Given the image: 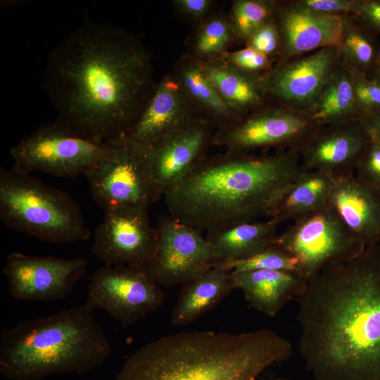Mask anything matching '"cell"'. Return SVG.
<instances>
[{"label": "cell", "mask_w": 380, "mask_h": 380, "mask_svg": "<svg viewBox=\"0 0 380 380\" xmlns=\"http://www.w3.org/2000/svg\"><path fill=\"white\" fill-rule=\"evenodd\" d=\"M277 0H234L228 15L236 44L245 46L251 37L273 16Z\"/></svg>", "instance_id": "cell-30"}, {"label": "cell", "mask_w": 380, "mask_h": 380, "mask_svg": "<svg viewBox=\"0 0 380 380\" xmlns=\"http://www.w3.org/2000/svg\"><path fill=\"white\" fill-rule=\"evenodd\" d=\"M202 63L222 98L241 119L271 103L261 75L246 72L223 56Z\"/></svg>", "instance_id": "cell-23"}, {"label": "cell", "mask_w": 380, "mask_h": 380, "mask_svg": "<svg viewBox=\"0 0 380 380\" xmlns=\"http://www.w3.org/2000/svg\"><path fill=\"white\" fill-rule=\"evenodd\" d=\"M103 211V220L94 231V255L106 266L147 268L158 241L148 208L125 206Z\"/></svg>", "instance_id": "cell-13"}, {"label": "cell", "mask_w": 380, "mask_h": 380, "mask_svg": "<svg viewBox=\"0 0 380 380\" xmlns=\"http://www.w3.org/2000/svg\"><path fill=\"white\" fill-rule=\"evenodd\" d=\"M304 113L317 127L358 120L360 113L350 74L341 60L313 103Z\"/></svg>", "instance_id": "cell-26"}, {"label": "cell", "mask_w": 380, "mask_h": 380, "mask_svg": "<svg viewBox=\"0 0 380 380\" xmlns=\"http://www.w3.org/2000/svg\"><path fill=\"white\" fill-rule=\"evenodd\" d=\"M328 205L365 246L380 241V194L354 172L333 179Z\"/></svg>", "instance_id": "cell-20"}, {"label": "cell", "mask_w": 380, "mask_h": 380, "mask_svg": "<svg viewBox=\"0 0 380 380\" xmlns=\"http://www.w3.org/2000/svg\"><path fill=\"white\" fill-rule=\"evenodd\" d=\"M347 68L360 117L365 114L380 113V84L369 76Z\"/></svg>", "instance_id": "cell-33"}, {"label": "cell", "mask_w": 380, "mask_h": 380, "mask_svg": "<svg viewBox=\"0 0 380 380\" xmlns=\"http://www.w3.org/2000/svg\"><path fill=\"white\" fill-rule=\"evenodd\" d=\"M298 348L315 380H380V244L333 263L298 297Z\"/></svg>", "instance_id": "cell-2"}, {"label": "cell", "mask_w": 380, "mask_h": 380, "mask_svg": "<svg viewBox=\"0 0 380 380\" xmlns=\"http://www.w3.org/2000/svg\"><path fill=\"white\" fill-rule=\"evenodd\" d=\"M165 299L147 268L105 265L92 274L84 304L106 312L126 328L158 310Z\"/></svg>", "instance_id": "cell-10"}, {"label": "cell", "mask_w": 380, "mask_h": 380, "mask_svg": "<svg viewBox=\"0 0 380 380\" xmlns=\"http://www.w3.org/2000/svg\"><path fill=\"white\" fill-rule=\"evenodd\" d=\"M307 8L316 13L331 16L354 15L357 0H298Z\"/></svg>", "instance_id": "cell-37"}, {"label": "cell", "mask_w": 380, "mask_h": 380, "mask_svg": "<svg viewBox=\"0 0 380 380\" xmlns=\"http://www.w3.org/2000/svg\"><path fill=\"white\" fill-rule=\"evenodd\" d=\"M244 46L255 49L276 63L279 58L280 39L273 18L260 27L251 37Z\"/></svg>", "instance_id": "cell-35"}, {"label": "cell", "mask_w": 380, "mask_h": 380, "mask_svg": "<svg viewBox=\"0 0 380 380\" xmlns=\"http://www.w3.org/2000/svg\"><path fill=\"white\" fill-rule=\"evenodd\" d=\"M374 35L346 15L338 48L341 60L349 69L371 77L379 49Z\"/></svg>", "instance_id": "cell-29"}, {"label": "cell", "mask_w": 380, "mask_h": 380, "mask_svg": "<svg viewBox=\"0 0 380 380\" xmlns=\"http://www.w3.org/2000/svg\"><path fill=\"white\" fill-rule=\"evenodd\" d=\"M214 1L211 0H174V10L184 20L196 27L213 12Z\"/></svg>", "instance_id": "cell-36"}, {"label": "cell", "mask_w": 380, "mask_h": 380, "mask_svg": "<svg viewBox=\"0 0 380 380\" xmlns=\"http://www.w3.org/2000/svg\"><path fill=\"white\" fill-rule=\"evenodd\" d=\"M273 246L297 259L298 274L307 281L327 265L350 260L367 247L329 205L294 220Z\"/></svg>", "instance_id": "cell-9"}, {"label": "cell", "mask_w": 380, "mask_h": 380, "mask_svg": "<svg viewBox=\"0 0 380 380\" xmlns=\"http://www.w3.org/2000/svg\"><path fill=\"white\" fill-rule=\"evenodd\" d=\"M369 138L357 159L354 174L364 184L380 194V142Z\"/></svg>", "instance_id": "cell-32"}, {"label": "cell", "mask_w": 380, "mask_h": 380, "mask_svg": "<svg viewBox=\"0 0 380 380\" xmlns=\"http://www.w3.org/2000/svg\"><path fill=\"white\" fill-rule=\"evenodd\" d=\"M369 139L357 120L317 127L297 150L305 169L323 172L334 179L354 172Z\"/></svg>", "instance_id": "cell-18"}, {"label": "cell", "mask_w": 380, "mask_h": 380, "mask_svg": "<svg viewBox=\"0 0 380 380\" xmlns=\"http://www.w3.org/2000/svg\"><path fill=\"white\" fill-rule=\"evenodd\" d=\"M172 72L200 117L215 131L241 120L222 98L201 61L184 53L174 63Z\"/></svg>", "instance_id": "cell-22"}, {"label": "cell", "mask_w": 380, "mask_h": 380, "mask_svg": "<svg viewBox=\"0 0 380 380\" xmlns=\"http://www.w3.org/2000/svg\"><path fill=\"white\" fill-rule=\"evenodd\" d=\"M341 63L338 47H327L276 63L261 75L270 102L304 112Z\"/></svg>", "instance_id": "cell-15"}, {"label": "cell", "mask_w": 380, "mask_h": 380, "mask_svg": "<svg viewBox=\"0 0 380 380\" xmlns=\"http://www.w3.org/2000/svg\"><path fill=\"white\" fill-rule=\"evenodd\" d=\"M156 228L157 247L147 270L160 286L184 284L219 265L200 231L169 215Z\"/></svg>", "instance_id": "cell-12"}, {"label": "cell", "mask_w": 380, "mask_h": 380, "mask_svg": "<svg viewBox=\"0 0 380 380\" xmlns=\"http://www.w3.org/2000/svg\"><path fill=\"white\" fill-rule=\"evenodd\" d=\"M317 127L304 112L271 102L216 130L213 146L237 153L269 148L297 149Z\"/></svg>", "instance_id": "cell-11"}, {"label": "cell", "mask_w": 380, "mask_h": 380, "mask_svg": "<svg viewBox=\"0 0 380 380\" xmlns=\"http://www.w3.org/2000/svg\"><path fill=\"white\" fill-rule=\"evenodd\" d=\"M0 218L7 227L53 243L91 236L70 194L12 167L0 168Z\"/></svg>", "instance_id": "cell-6"}, {"label": "cell", "mask_w": 380, "mask_h": 380, "mask_svg": "<svg viewBox=\"0 0 380 380\" xmlns=\"http://www.w3.org/2000/svg\"><path fill=\"white\" fill-rule=\"evenodd\" d=\"M236 289L259 312L275 316L293 298L300 296L308 281L296 272L274 270L231 271Z\"/></svg>", "instance_id": "cell-21"}, {"label": "cell", "mask_w": 380, "mask_h": 380, "mask_svg": "<svg viewBox=\"0 0 380 380\" xmlns=\"http://www.w3.org/2000/svg\"><path fill=\"white\" fill-rule=\"evenodd\" d=\"M236 289L231 271L217 265L184 284L171 313L174 326L186 325Z\"/></svg>", "instance_id": "cell-25"}, {"label": "cell", "mask_w": 380, "mask_h": 380, "mask_svg": "<svg viewBox=\"0 0 380 380\" xmlns=\"http://www.w3.org/2000/svg\"><path fill=\"white\" fill-rule=\"evenodd\" d=\"M375 75H380V48L376 56L374 70L371 77Z\"/></svg>", "instance_id": "cell-40"}, {"label": "cell", "mask_w": 380, "mask_h": 380, "mask_svg": "<svg viewBox=\"0 0 380 380\" xmlns=\"http://www.w3.org/2000/svg\"><path fill=\"white\" fill-rule=\"evenodd\" d=\"M346 16L316 13L298 0H277L272 16L280 39L277 63L321 49L338 47Z\"/></svg>", "instance_id": "cell-17"}, {"label": "cell", "mask_w": 380, "mask_h": 380, "mask_svg": "<svg viewBox=\"0 0 380 380\" xmlns=\"http://www.w3.org/2000/svg\"><path fill=\"white\" fill-rule=\"evenodd\" d=\"M87 266L82 257L65 259L13 252L7 256L4 273L13 298L49 301L69 296Z\"/></svg>", "instance_id": "cell-14"}, {"label": "cell", "mask_w": 380, "mask_h": 380, "mask_svg": "<svg viewBox=\"0 0 380 380\" xmlns=\"http://www.w3.org/2000/svg\"><path fill=\"white\" fill-rule=\"evenodd\" d=\"M218 265L225 270L234 272L274 270L298 274L297 259L275 246H272L249 258L224 262Z\"/></svg>", "instance_id": "cell-31"}, {"label": "cell", "mask_w": 380, "mask_h": 380, "mask_svg": "<svg viewBox=\"0 0 380 380\" xmlns=\"http://www.w3.org/2000/svg\"><path fill=\"white\" fill-rule=\"evenodd\" d=\"M186 44L187 53L202 62L222 57L236 44L228 15L213 13L194 27Z\"/></svg>", "instance_id": "cell-28"}, {"label": "cell", "mask_w": 380, "mask_h": 380, "mask_svg": "<svg viewBox=\"0 0 380 380\" xmlns=\"http://www.w3.org/2000/svg\"><path fill=\"white\" fill-rule=\"evenodd\" d=\"M42 82L57 120L99 142L127 134L158 83L141 39L103 22L82 24L58 44Z\"/></svg>", "instance_id": "cell-1"}, {"label": "cell", "mask_w": 380, "mask_h": 380, "mask_svg": "<svg viewBox=\"0 0 380 380\" xmlns=\"http://www.w3.org/2000/svg\"><path fill=\"white\" fill-rule=\"evenodd\" d=\"M358 120L369 135L380 142V113L362 115L358 118Z\"/></svg>", "instance_id": "cell-39"}, {"label": "cell", "mask_w": 380, "mask_h": 380, "mask_svg": "<svg viewBox=\"0 0 380 380\" xmlns=\"http://www.w3.org/2000/svg\"><path fill=\"white\" fill-rule=\"evenodd\" d=\"M222 56L237 68L254 75H261L275 64L269 57L249 46L229 51Z\"/></svg>", "instance_id": "cell-34"}, {"label": "cell", "mask_w": 380, "mask_h": 380, "mask_svg": "<svg viewBox=\"0 0 380 380\" xmlns=\"http://www.w3.org/2000/svg\"><path fill=\"white\" fill-rule=\"evenodd\" d=\"M108 142V156L85 175L92 198L103 210L125 206L148 208L161 197L153 179L148 148L126 135Z\"/></svg>", "instance_id": "cell-8"}, {"label": "cell", "mask_w": 380, "mask_h": 380, "mask_svg": "<svg viewBox=\"0 0 380 380\" xmlns=\"http://www.w3.org/2000/svg\"><path fill=\"white\" fill-rule=\"evenodd\" d=\"M279 224L272 218L239 223L208 232L206 239L219 264L247 259L274 245Z\"/></svg>", "instance_id": "cell-24"}, {"label": "cell", "mask_w": 380, "mask_h": 380, "mask_svg": "<svg viewBox=\"0 0 380 380\" xmlns=\"http://www.w3.org/2000/svg\"><path fill=\"white\" fill-rule=\"evenodd\" d=\"M291 352V342L268 329L183 331L137 350L115 380H258Z\"/></svg>", "instance_id": "cell-4"}, {"label": "cell", "mask_w": 380, "mask_h": 380, "mask_svg": "<svg viewBox=\"0 0 380 380\" xmlns=\"http://www.w3.org/2000/svg\"><path fill=\"white\" fill-rule=\"evenodd\" d=\"M304 169L296 148L260 156L225 151L207 156L164 201L170 217L201 232L258 221Z\"/></svg>", "instance_id": "cell-3"}, {"label": "cell", "mask_w": 380, "mask_h": 380, "mask_svg": "<svg viewBox=\"0 0 380 380\" xmlns=\"http://www.w3.org/2000/svg\"><path fill=\"white\" fill-rule=\"evenodd\" d=\"M108 142L84 138L59 121L42 125L10 149L15 171L58 177L86 175L105 158Z\"/></svg>", "instance_id": "cell-7"}, {"label": "cell", "mask_w": 380, "mask_h": 380, "mask_svg": "<svg viewBox=\"0 0 380 380\" xmlns=\"http://www.w3.org/2000/svg\"><path fill=\"white\" fill-rule=\"evenodd\" d=\"M200 118L172 71L157 83L141 115L126 136L148 148L163 137Z\"/></svg>", "instance_id": "cell-19"}, {"label": "cell", "mask_w": 380, "mask_h": 380, "mask_svg": "<svg viewBox=\"0 0 380 380\" xmlns=\"http://www.w3.org/2000/svg\"><path fill=\"white\" fill-rule=\"evenodd\" d=\"M110 341L84 303L1 331L0 372L9 380L82 374L110 355Z\"/></svg>", "instance_id": "cell-5"}, {"label": "cell", "mask_w": 380, "mask_h": 380, "mask_svg": "<svg viewBox=\"0 0 380 380\" xmlns=\"http://www.w3.org/2000/svg\"><path fill=\"white\" fill-rule=\"evenodd\" d=\"M215 127L197 119L148 148L151 171L160 196L190 174L213 146Z\"/></svg>", "instance_id": "cell-16"}, {"label": "cell", "mask_w": 380, "mask_h": 380, "mask_svg": "<svg viewBox=\"0 0 380 380\" xmlns=\"http://www.w3.org/2000/svg\"><path fill=\"white\" fill-rule=\"evenodd\" d=\"M370 77H372L374 80H375L377 83L380 84V75H375Z\"/></svg>", "instance_id": "cell-41"}, {"label": "cell", "mask_w": 380, "mask_h": 380, "mask_svg": "<svg viewBox=\"0 0 380 380\" xmlns=\"http://www.w3.org/2000/svg\"><path fill=\"white\" fill-rule=\"evenodd\" d=\"M354 19L368 32L380 34V0H357Z\"/></svg>", "instance_id": "cell-38"}, {"label": "cell", "mask_w": 380, "mask_h": 380, "mask_svg": "<svg viewBox=\"0 0 380 380\" xmlns=\"http://www.w3.org/2000/svg\"><path fill=\"white\" fill-rule=\"evenodd\" d=\"M274 380H289L287 379H283V378H278V379H275Z\"/></svg>", "instance_id": "cell-42"}, {"label": "cell", "mask_w": 380, "mask_h": 380, "mask_svg": "<svg viewBox=\"0 0 380 380\" xmlns=\"http://www.w3.org/2000/svg\"><path fill=\"white\" fill-rule=\"evenodd\" d=\"M333 178L327 174L304 169L272 210L269 218L280 224L296 220L328 205Z\"/></svg>", "instance_id": "cell-27"}]
</instances>
